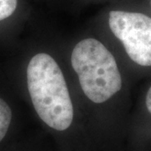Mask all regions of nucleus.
I'll return each instance as SVG.
<instances>
[{
  "label": "nucleus",
  "instance_id": "nucleus-1",
  "mask_svg": "<svg viewBox=\"0 0 151 151\" xmlns=\"http://www.w3.org/2000/svg\"><path fill=\"white\" fill-rule=\"evenodd\" d=\"M27 86L40 119L53 129H67L74 118L73 104L64 75L51 55L38 53L31 58Z\"/></svg>",
  "mask_w": 151,
  "mask_h": 151
},
{
  "label": "nucleus",
  "instance_id": "nucleus-2",
  "mask_svg": "<svg viewBox=\"0 0 151 151\" xmlns=\"http://www.w3.org/2000/svg\"><path fill=\"white\" fill-rule=\"evenodd\" d=\"M70 62L86 97L103 103L119 92L122 77L115 58L102 42L87 38L76 45Z\"/></svg>",
  "mask_w": 151,
  "mask_h": 151
},
{
  "label": "nucleus",
  "instance_id": "nucleus-3",
  "mask_svg": "<svg viewBox=\"0 0 151 151\" xmlns=\"http://www.w3.org/2000/svg\"><path fill=\"white\" fill-rule=\"evenodd\" d=\"M108 24L130 59L138 65L150 66V17L138 12L113 10L109 13Z\"/></svg>",
  "mask_w": 151,
  "mask_h": 151
},
{
  "label": "nucleus",
  "instance_id": "nucleus-4",
  "mask_svg": "<svg viewBox=\"0 0 151 151\" xmlns=\"http://www.w3.org/2000/svg\"><path fill=\"white\" fill-rule=\"evenodd\" d=\"M12 120V111L9 104L0 98V142L4 139Z\"/></svg>",
  "mask_w": 151,
  "mask_h": 151
},
{
  "label": "nucleus",
  "instance_id": "nucleus-5",
  "mask_svg": "<svg viewBox=\"0 0 151 151\" xmlns=\"http://www.w3.org/2000/svg\"><path fill=\"white\" fill-rule=\"evenodd\" d=\"M18 0H0V21L11 17L16 11Z\"/></svg>",
  "mask_w": 151,
  "mask_h": 151
},
{
  "label": "nucleus",
  "instance_id": "nucleus-6",
  "mask_svg": "<svg viewBox=\"0 0 151 151\" xmlns=\"http://www.w3.org/2000/svg\"><path fill=\"white\" fill-rule=\"evenodd\" d=\"M146 107H147L148 111L151 113V86L149 89L147 96H146Z\"/></svg>",
  "mask_w": 151,
  "mask_h": 151
}]
</instances>
